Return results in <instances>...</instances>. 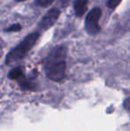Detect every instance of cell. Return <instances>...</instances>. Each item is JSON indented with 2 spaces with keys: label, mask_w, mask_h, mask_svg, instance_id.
Listing matches in <instances>:
<instances>
[{
  "label": "cell",
  "mask_w": 130,
  "mask_h": 131,
  "mask_svg": "<svg viewBox=\"0 0 130 131\" xmlns=\"http://www.w3.org/2000/svg\"><path fill=\"white\" fill-rule=\"evenodd\" d=\"M39 38V33L33 32L31 34H29L25 37V38L16 46L14 48H13L6 55L5 58V63L6 65H12L15 62L21 61L23 59L26 54L33 48Z\"/></svg>",
  "instance_id": "obj_2"
},
{
  "label": "cell",
  "mask_w": 130,
  "mask_h": 131,
  "mask_svg": "<svg viewBox=\"0 0 130 131\" xmlns=\"http://www.w3.org/2000/svg\"><path fill=\"white\" fill-rule=\"evenodd\" d=\"M128 104V105H127V106H126L125 108H126V109H127V110H130V98L127 99V100L125 101L124 104Z\"/></svg>",
  "instance_id": "obj_11"
},
{
  "label": "cell",
  "mask_w": 130,
  "mask_h": 131,
  "mask_svg": "<svg viewBox=\"0 0 130 131\" xmlns=\"http://www.w3.org/2000/svg\"><path fill=\"white\" fill-rule=\"evenodd\" d=\"M69 1H70V0H61L62 5H63V6H67V5H69Z\"/></svg>",
  "instance_id": "obj_10"
},
{
  "label": "cell",
  "mask_w": 130,
  "mask_h": 131,
  "mask_svg": "<svg viewBox=\"0 0 130 131\" xmlns=\"http://www.w3.org/2000/svg\"><path fill=\"white\" fill-rule=\"evenodd\" d=\"M102 16V10L100 7H94L87 14L85 20V29L87 34L94 36L99 33L101 27L99 20Z\"/></svg>",
  "instance_id": "obj_3"
},
{
  "label": "cell",
  "mask_w": 130,
  "mask_h": 131,
  "mask_svg": "<svg viewBox=\"0 0 130 131\" xmlns=\"http://www.w3.org/2000/svg\"><path fill=\"white\" fill-rule=\"evenodd\" d=\"M121 1L122 0H108L106 5H107L110 9H115L116 7H118L119 5H120Z\"/></svg>",
  "instance_id": "obj_8"
},
{
  "label": "cell",
  "mask_w": 130,
  "mask_h": 131,
  "mask_svg": "<svg viewBox=\"0 0 130 131\" xmlns=\"http://www.w3.org/2000/svg\"><path fill=\"white\" fill-rule=\"evenodd\" d=\"M17 2H23V1H26V0H16Z\"/></svg>",
  "instance_id": "obj_12"
},
{
  "label": "cell",
  "mask_w": 130,
  "mask_h": 131,
  "mask_svg": "<svg viewBox=\"0 0 130 131\" xmlns=\"http://www.w3.org/2000/svg\"><path fill=\"white\" fill-rule=\"evenodd\" d=\"M87 2H88V0H75L74 4H73V7H74L76 16L81 17L84 15V14L87 11Z\"/></svg>",
  "instance_id": "obj_5"
},
{
  "label": "cell",
  "mask_w": 130,
  "mask_h": 131,
  "mask_svg": "<svg viewBox=\"0 0 130 131\" xmlns=\"http://www.w3.org/2000/svg\"><path fill=\"white\" fill-rule=\"evenodd\" d=\"M66 56L67 49L64 46H57L50 51L44 65L45 73L49 79L60 82L65 78Z\"/></svg>",
  "instance_id": "obj_1"
},
{
  "label": "cell",
  "mask_w": 130,
  "mask_h": 131,
  "mask_svg": "<svg viewBox=\"0 0 130 131\" xmlns=\"http://www.w3.org/2000/svg\"><path fill=\"white\" fill-rule=\"evenodd\" d=\"M60 14H61V12L57 8H53L51 10H49L45 14V16L41 19V21H39V23H38V29L45 30V29L51 28L56 23Z\"/></svg>",
  "instance_id": "obj_4"
},
{
  "label": "cell",
  "mask_w": 130,
  "mask_h": 131,
  "mask_svg": "<svg viewBox=\"0 0 130 131\" xmlns=\"http://www.w3.org/2000/svg\"><path fill=\"white\" fill-rule=\"evenodd\" d=\"M21 76H22V70H21L20 67L12 70V71H11L10 72H9V74H8V78L11 79H20Z\"/></svg>",
  "instance_id": "obj_6"
},
{
  "label": "cell",
  "mask_w": 130,
  "mask_h": 131,
  "mask_svg": "<svg viewBox=\"0 0 130 131\" xmlns=\"http://www.w3.org/2000/svg\"><path fill=\"white\" fill-rule=\"evenodd\" d=\"M54 0H35L36 5L40 7H47L54 3Z\"/></svg>",
  "instance_id": "obj_7"
},
{
  "label": "cell",
  "mask_w": 130,
  "mask_h": 131,
  "mask_svg": "<svg viewBox=\"0 0 130 131\" xmlns=\"http://www.w3.org/2000/svg\"><path fill=\"white\" fill-rule=\"evenodd\" d=\"M21 29V26L20 24H14L7 29H5L6 32H14V31H20Z\"/></svg>",
  "instance_id": "obj_9"
}]
</instances>
